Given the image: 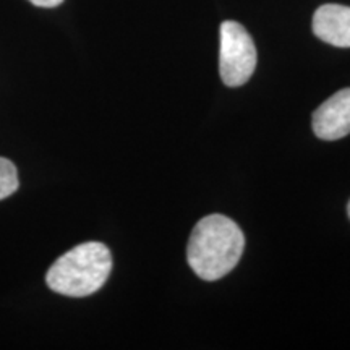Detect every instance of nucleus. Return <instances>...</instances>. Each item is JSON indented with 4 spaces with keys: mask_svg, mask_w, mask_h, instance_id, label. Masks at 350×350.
<instances>
[{
    "mask_svg": "<svg viewBox=\"0 0 350 350\" xmlns=\"http://www.w3.org/2000/svg\"><path fill=\"white\" fill-rule=\"evenodd\" d=\"M245 235L230 217L209 214L195 226L187 247V260L203 281H217L242 258Z\"/></svg>",
    "mask_w": 350,
    "mask_h": 350,
    "instance_id": "obj_1",
    "label": "nucleus"
},
{
    "mask_svg": "<svg viewBox=\"0 0 350 350\" xmlns=\"http://www.w3.org/2000/svg\"><path fill=\"white\" fill-rule=\"evenodd\" d=\"M112 269L109 248L99 242H86L72 248L47 271L51 291L67 297H88L98 292Z\"/></svg>",
    "mask_w": 350,
    "mask_h": 350,
    "instance_id": "obj_2",
    "label": "nucleus"
},
{
    "mask_svg": "<svg viewBox=\"0 0 350 350\" xmlns=\"http://www.w3.org/2000/svg\"><path fill=\"white\" fill-rule=\"evenodd\" d=\"M256 68V47L250 33L237 21L221 25L219 73L224 85L239 88L250 80Z\"/></svg>",
    "mask_w": 350,
    "mask_h": 350,
    "instance_id": "obj_3",
    "label": "nucleus"
},
{
    "mask_svg": "<svg viewBox=\"0 0 350 350\" xmlns=\"http://www.w3.org/2000/svg\"><path fill=\"white\" fill-rule=\"evenodd\" d=\"M313 131L319 139L336 142L350 135V88L327 98L313 112Z\"/></svg>",
    "mask_w": 350,
    "mask_h": 350,
    "instance_id": "obj_4",
    "label": "nucleus"
},
{
    "mask_svg": "<svg viewBox=\"0 0 350 350\" xmlns=\"http://www.w3.org/2000/svg\"><path fill=\"white\" fill-rule=\"evenodd\" d=\"M313 33L334 47H350V7L321 5L313 15Z\"/></svg>",
    "mask_w": 350,
    "mask_h": 350,
    "instance_id": "obj_5",
    "label": "nucleus"
},
{
    "mask_svg": "<svg viewBox=\"0 0 350 350\" xmlns=\"http://www.w3.org/2000/svg\"><path fill=\"white\" fill-rule=\"evenodd\" d=\"M18 188V174L12 161L0 157V200H5Z\"/></svg>",
    "mask_w": 350,
    "mask_h": 350,
    "instance_id": "obj_6",
    "label": "nucleus"
},
{
    "mask_svg": "<svg viewBox=\"0 0 350 350\" xmlns=\"http://www.w3.org/2000/svg\"><path fill=\"white\" fill-rule=\"evenodd\" d=\"M33 5L36 7H42V8H52V7H59L64 0H29Z\"/></svg>",
    "mask_w": 350,
    "mask_h": 350,
    "instance_id": "obj_7",
    "label": "nucleus"
},
{
    "mask_svg": "<svg viewBox=\"0 0 350 350\" xmlns=\"http://www.w3.org/2000/svg\"><path fill=\"white\" fill-rule=\"evenodd\" d=\"M347 213H349V217H350V201H349V204H347Z\"/></svg>",
    "mask_w": 350,
    "mask_h": 350,
    "instance_id": "obj_8",
    "label": "nucleus"
}]
</instances>
